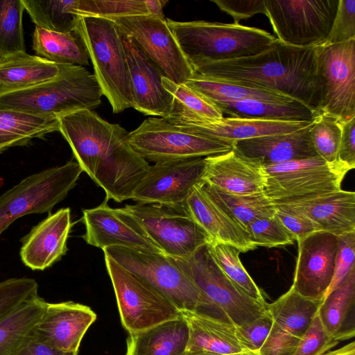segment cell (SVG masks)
I'll list each match as a JSON object with an SVG mask.
<instances>
[{
	"label": "cell",
	"instance_id": "cell-1",
	"mask_svg": "<svg viewBox=\"0 0 355 355\" xmlns=\"http://www.w3.org/2000/svg\"><path fill=\"white\" fill-rule=\"evenodd\" d=\"M59 132L90 178L105 193V200L118 202L132 198L150 165L130 146L128 132L103 119L92 110L57 118Z\"/></svg>",
	"mask_w": 355,
	"mask_h": 355
},
{
	"label": "cell",
	"instance_id": "cell-2",
	"mask_svg": "<svg viewBox=\"0 0 355 355\" xmlns=\"http://www.w3.org/2000/svg\"><path fill=\"white\" fill-rule=\"evenodd\" d=\"M194 73L282 94L320 114L321 94L315 48H300L278 40L248 57L193 67Z\"/></svg>",
	"mask_w": 355,
	"mask_h": 355
},
{
	"label": "cell",
	"instance_id": "cell-3",
	"mask_svg": "<svg viewBox=\"0 0 355 355\" xmlns=\"http://www.w3.org/2000/svg\"><path fill=\"white\" fill-rule=\"evenodd\" d=\"M103 96L93 73L85 67L60 64L55 78L31 87L0 94V109L48 118L93 110Z\"/></svg>",
	"mask_w": 355,
	"mask_h": 355
},
{
	"label": "cell",
	"instance_id": "cell-4",
	"mask_svg": "<svg viewBox=\"0 0 355 355\" xmlns=\"http://www.w3.org/2000/svg\"><path fill=\"white\" fill-rule=\"evenodd\" d=\"M166 21L192 68L256 55L276 40L264 30L234 23Z\"/></svg>",
	"mask_w": 355,
	"mask_h": 355
},
{
	"label": "cell",
	"instance_id": "cell-5",
	"mask_svg": "<svg viewBox=\"0 0 355 355\" xmlns=\"http://www.w3.org/2000/svg\"><path fill=\"white\" fill-rule=\"evenodd\" d=\"M76 31L82 37L101 89L114 113L133 107V96L121 32L110 19L80 17Z\"/></svg>",
	"mask_w": 355,
	"mask_h": 355
},
{
	"label": "cell",
	"instance_id": "cell-6",
	"mask_svg": "<svg viewBox=\"0 0 355 355\" xmlns=\"http://www.w3.org/2000/svg\"><path fill=\"white\" fill-rule=\"evenodd\" d=\"M104 255L141 278L168 298L180 311L214 309L192 279L163 253L112 246Z\"/></svg>",
	"mask_w": 355,
	"mask_h": 355
},
{
	"label": "cell",
	"instance_id": "cell-7",
	"mask_svg": "<svg viewBox=\"0 0 355 355\" xmlns=\"http://www.w3.org/2000/svg\"><path fill=\"white\" fill-rule=\"evenodd\" d=\"M69 161L31 174L0 196V235L15 220L31 214L50 213L76 186L83 173Z\"/></svg>",
	"mask_w": 355,
	"mask_h": 355
},
{
	"label": "cell",
	"instance_id": "cell-8",
	"mask_svg": "<svg viewBox=\"0 0 355 355\" xmlns=\"http://www.w3.org/2000/svg\"><path fill=\"white\" fill-rule=\"evenodd\" d=\"M264 194L274 204L313 198L341 189L349 171L338 162L329 163L319 156L263 165Z\"/></svg>",
	"mask_w": 355,
	"mask_h": 355
},
{
	"label": "cell",
	"instance_id": "cell-9",
	"mask_svg": "<svg viewBox=\"0 0 355 355\" xmlns=\"http://www.w3.org/2000/svg\"><path fill=\"white\" fill-rule=\"evenodd\" d=\"M122 209L164 254L187 258L212 241L182 205H126Z\"/></svg>",
	"mask_w": 355,
	"mask_h": 355
},
{
	"label": "cell",
	"instance_id": "cell-10",
	"mask_svg": "<svg viewBox=\"0 0 355 355\" xmlns=\"http://www.w3.org/2000/svg\"><path fill=\"white\" fill-rule=\"evenodd\" d=\"M172 259L192 279L214 309L234 326L250 322L267 313L268 303L251 298L235 286L216 264L207 245L189 257Z\"/></svg>",
	"mask_w": 355,
	"mask_h": 355
},
{
	"label": "cell",
	"instance_id": "cell-11",
	"mask_svg": "<svg viewBox=\"0 0 355 355\" xmlns=\"http://www.w3.org/2000/svg\"><path fill=\"white\" fill-rule=\"evenodd\" d=\"M132 148L146 161L166 162L227 153L232 144L195 135L160 117H149L128 132Z\"/></svg>",
	"mask_w": 355,
	"mask_h": 355
},
{
	"label": "cell",
	"instance_id": "cell-12",
	"mask_svg": "<svg viewBox=\"0 0 355 355\" xmlns=\"http://www.w3.org/2000/svg\"><path fill=\"white\" fill-rule=\"evenodd\" d=\"M121 322L129 334L139 333L179 318L180 311L148 282L105 255Z\"/></svg>",
	"mask_w": 355,
	"mask_h": 355
},
{
	"label": "cell",
	"instance_id": "cell-13",
	"mask_svg": "<svg viewBox=\"0 0 355 355\" xmlns=\"http://www.w3.org/2000/svg\"><path fill=\"white\" fill-rule=\"evenodd\" d=\"M339 0H265L266 15L276 39L295 47L324 44Z\"/></svg>",
	"mask_w": 355,
	"mask_h": 355
},
{
	"label": "cell",
	"instance_id": "cell-14",
	"mask_svg": "<svg viewBox=\"0 0 355 355\" xmlns=\"http://www.w3.org/2000/svg\"><path fill=\"white\" fill-rule=\"evenodd\" d=\"M315 53L320 114L340 123L355 118V39L323 44L315 47Z\"/></svg>",
	"mask_w": 355,
	"mask_h": 355
},
{
	"label": "cell",
	"instance_id": "cell-15",
	"mask_svg": "<svg viewBox=\"0 0 355 355\" xmlns=\"http://www.w3.org/2000/svg\"><path fill=\"white\" fill-rule=\"evenodd\" d=\"M113 21L170 80L184 84L193 76V70L165 18L146 15L119 18Z\"/></svg>",
	"mask_w": 355,
	"mask_h": 355
},
{
	"label": "cell",
	"instance_id": "cell-16",
	"mask_svg": "<svg viewBox=\"0 0 355 355\" xmlns=\"http://www.w3.org/2000/svg\"><path fill=\"white\" fill-rule=\"evenodd\" d=\"M205 166V157L150 165L131 199L142 204L182 205L191 189L202 182Z\"/></svg>",
	"mask_w": 355,
	"mask_h": 355
},
{
	"label": "cell",
	"instance_id": "cell-17",
	"mask_svg": "<svg viewBox=\"0 0 355 355\" xmlns=\"http://www.w3.org/2000/svg\"><path fill=\"white\" fill-rule=\"evenodd\" d=\"M297 241L298 253L291 286L301 295L322 302L334 277L339 238L317 231Z\"/></svg>",
	"mask_w": 355,
	"mask_h": 355
},
{
	"label": "cell",
	"instance_id": "cell-18",
	"mask_svg": "<svg viewBox=\"0 0 355 355\" xmlns=\"http://www.w3.org/2000/svg\"><path fill=\"white\" fill-rule=\"evenodd\" d=\"M107 201L105 199L100 205L83 210L85 233L82 237L87 244L102 250L118 246L162 253L122 208H111Z\"/></svg>",
	"mask_w": 355,
	"mask_h": 355
},
{
	"label": "cell",
	"instance_id": "cell-19",
	"mask_svg": "<svg viewBox=\"0 0 355 355\" xmlns=\"http://www.w3.org/2000/svg\"><path fill=\"white\" fill-rule=\"evenodd\" d=\"M121 35L132 85V107L144 115L167 118L173 96L163 86L162 79L166 76L130 37L122 32Z\"/></svg>",
	"mask_w": 355,
	"mask_h": 355
},
{
	"label": "cell",
	"instance_id": "cell-20",
	"mask_svg": "<svg viewBox=\"0 0 355 355\" xmlns=\"http://www.w3.org/2000/svg\"><path fill=\"white\" fill-rule=\"evenodd\" d=\"M97 315L88 306L72 301L47 303L31 334L66 352H78L80 343Z\"/></svg>",
	"mask_w": 355,
	"mask_h": 355
},
{
	"label": "cell",
	"instance_id": "cell-21",
	"mask_svg": "<svg viewBox=\"0 0 355 355\" xmlns=\"http://www.w3.org/2000/svg\"><path fill=\"white\" fill-rule=\"evenodd\" d=\"M165 119L184 131L231 144L236 141L291 132L313 121H282L229 116L217 121L182 117H168Z\"/></svg>",
	"mask_w": 355,
	"mask_h": 355
},
{
	"label": "cell",
	"instance_id": "cell-22",
	"mask_svg": "<svg viewBox=\"0 0 355 355\" xmlns=\"http://www.w3.org/2000/svg\"><path fill=\"white\" fill-rule=\"evenodd\" d=\"M202 181L225 192L252 195L263 192L266 175L258 160L245 157L233 148L225 153L205 157Z\"/></svg>",
	"mask_w": 355,
	"mask_h": 355
},
{
	"label": "cell",
	"instance_id": "cell-23",
	"mask_svg": "<svg viewBox=\"0 0 355 355\" xmlns=\"http://www.w3.org/2000/svg\"><path fill=\"white\" fill-rule=\"evenodd\" d=\"M71 227L69 207L49 214L23 239L19 254L24 264L33 270H44L58 261L67 251Z\"/></svg>",
	"mask_w": 355,
	"mask_h": 355
},
{
	"label": "cell",
	"instance_id": "cell-24",
	"mask_svg": "<svg viewBox=\"0 0 355 355\" xmlns=\"http://www.w3.org/2000/svg\"><path fill=\"white\" fill-rule=\"evenodd\" d=\"M182 207L213 241L234 246L241 252L257 248L248 232L205 193L200 182L191 189Z\"/></svg>",
	"mask_w": 355,
	"mask_h": 355
},
{
	"label": "cell",
	"instance_id": "cell-25",
	"mask_svg": "<svg viewBox=\"0 0 355 355\" xmlns=\"http://www.w3.org/2000/svg\"><path fill=\"white\" fill-rule=\"evenodd\" d=\"M312 123L291 132L236 141L233 142L232 148L245 157L259 161L263 165L316 157L318 155L309 132Z\"/></svg>",
	"mask_w": 355,
	"mask_h": 355
},
{
	"label": "cell",
	"instance_id": "cell-26",
	"mask_svg": "<svg viewBox=\"0 0 355 355\" xmlns=\"http://www.w3.org/2000/svg\"><path fill=\"white\" fill-rule=\"evenodd\" d=\"M284 205L309 218L320 231L337 236L355 232V193L340 189Z\"/></svg>",
	"mask_w": 355,
	"mask_h": 355
},
{
	"label": "cell",
	"instance_id": "cell-27",
	"mask_svg": "<svg viewBox=\"0 0 355 355\" xmlns=\"http://www.w3.org/2000/svg\"><path fill=\"white\" fill-rule=\"evenodd\" d=\"M189 330L187 352L216 355L245 351L236 334V327L227 320L197 311H182Z\"/></svg>",
	"mask_w": 355,
	"mask_h": 355
},
{
	"label": "cell",
	"instance_id": "cell-28",
	"mask_svg": "<svg viewBox=\"0 0 355 355\" xmlns=\"http://www.w3.org/2000/svg\"><path fill=\"white\" fill-rule=\"evenodd\" d=\"M189 337L187 322L181 315L145 331L129 334L125 355H184Z\"/></svg>",
	"mask_w": 355,
	"mask_h": 355
},
{
	"label": "cell",
	"instance_id": "cell-29",
	"mask_svg": "<svg viewBox=\"0 0 355 355\" xmlns=\"http://www.w3.org/2000/svg\"><path fill=\"white\" fill-rule=\"evenodd\" d=\"M60 64L38 55L17 52L0 58V94L23 89L58 76Z\"/></svg>",
	"mask_w": 355,
	"mask_h": 355
},
{
	"label": "cell",
	"instance_id": "cell-30",
	"mask_svg": "<svg viewBox=\"0 0 355 355\" xmlns=\"http://www.w3.org/2000/svg\"><path fill=\"white\" fill-rule=\"evenodd\" d=\"M354 303L355 268L336 288L324 297L318 311L327 334L338 342L354 336V323L349 321Z\"/></svg>",
	"mask_w": 355,
	"mask_h": 355
},
{
	"label": "cell",
	"instance_id": "cell-31",
	"mask_svg": "<svg viewBox=\"0 0 355 355\" xmlns=\"http://www.w3.org/2000/svg\"><path fill=\"white\" fill-rule=\"evenodd\" d=\"M229 117L282 121H313L318 116L299 102L282 103L259 99L212 102Z\"/></svg>",
	"mask_w": 355,
	"mask_h": 355
},
{
	"label": "cell",
	"instance_id": "cell-32",
	"mask_svg": "<svg viewBox=\"0 0 355 355\" xmlns=\"http://www.w3.org/2000/svg\"><path fill=\"white\" fill-rule=\"evenodd\" d=\"M55 131H59L56 118L0 109V154L11 147L28 145L33 139H42Z\"/></svg>",
	"mask_w": 355,
	"mask_h": 355
},
{
	"label": "cell",
	"instance_id": "cell-33",
	"mask_svg": "<svg viewBox=\"0 0 355 355\" xmlns=\"http://www.w3.org/2000/svg\"><path fill=\"white\" fill-rule=\"evenodd\" d=\"M33 49L47 60L59 64L89 65V54L80 35L75 31L62 33L35 26Z\"/></svg>",
	"mask_w": 355,
	"mask_h": 355
},
{
	"label": "cell",
	"instance_id": "cell-34",
	"mask_svg": "<svg viewBox=\"0 0 355 355\" xmlns=\"http://www.w3.org/2000/svg\"><path fill=\"white\" fill-rule=\"evenodd\" d=\"M321 302L301 295L291 286L275 301L268 303L266 309L275 324L301 338L316 316Z\"/></svg>",
	"mask_w": 355,
	"mask_h": 355
},
{
	"label": "cell",
	"instance_id": "cell-35",
	"mask_svg": "<svg viewBox=\"0 0 355 355\" xmlns=\"http://www.w3.org/2000/svg\"><path fill=\"white\" fill-rule=\"evenodd\" d=\"M46 304L37 295L0 320V355H10L19 347L41 318Z\"/></svg>",
	"mask_w": 355,
	"mask_h": 355
},
{
	"label": "cell",
	"instance_id": "cell-36",
	"mask_svg": "<svg viewBox=\"0 0 355 355\" xmlns=\"http://www.w3.org/2000/svg\"><path fill=\"white\" fill-rule=\"evenodd\" d=\"M200 185L205 193L245 230L248 225L255 219L275 215V205L263 192L236 195L225 192L204 181L200 182Z\"/></svg>",
	"mask_w": 355,
	"mask_h": 355
},
{
	"label": "cell",
	"instance_id": "cell-37",
	"mask_svg": "<svg viewBox=\"0 0 355 355\" xmlns=\"http://www.w3.org/2000/svg\"><path fill=\"white\" fill-rule=\"evenodd\" d=\"M211 102L259 99L269 102L291 103L297 102L276 92L223 82L196 73L185 83Z\"/></svg>",
	"mask_w": 355,
	"mask_h": 355
},
{
	"label": "cell",
	"instance_id": "cell-38",
	"mask_svg": "<svg viewBox=\"0 0 355 355\" xmlns=\"http://www.w3.org/2000/svg\"><path fill=\"white\" fill-rule=\"evenodd\" d=\"M79 0H21L35 26L51 31L69 33L76 31L80 16Z\"/></svg>",
	"mask_w": 355,
	"mask_h": 355
},
{
	"label": "cell",
	"instance_id": "cell-39",
	"mask_svg": "<svg viewBox=\"0 0 355 355\" xmlns=\"http://www.w3.org/2000/svg\"><path fill=\"white\" fill-rule=\"evenodd\" d=\"M162 81L164 87L173 96L171 110L168 117L200 118L210 121L224 117L210 100L185 84L175 83L166 76Z\"/></svg>",
	"mask_w": 355,
	"mask_h": 355
},
{
	"label": "cell",
	"instance_id": "cell-40",
	"mask_svg": "<svg viewBox=\"0 0 355 355\" xmlns=\"http://www.w3.org/2000/svg\"><path fill=\"white\" fill-rule=\"evenodd\" d=\"M207 248L216 264L235 286L251 298L266 302L261 290L243 266L239 250L213 240L207 244Z\"/></svg>",
	"mask_w": 355,
	"mask_h": 355
},
{
	"label": "cell",
	"instance_id": "cell-41",
	"mask_svg": "<svg viewBox=\"0 0 355 355\" xmlns=\"http://www.w3.org/2000/svg\"><path fill=\"white\" fill-rule=\"evenodd\" d=\"M21 0H0V58L25 52Z\"/></svg>",
	"mask_w": 355,
	"mask_h": 355
},
{
	"label": "cell",
	"instance_id": "cell-42",
	"mask_svg": "<svg viewBox=\"0 0 355 355\" xmlns=\"http://www.w3.org/2000/svg\"><path fill=\"white\" fill-rule=\"evenodd\" d=\"M309 132L318 155L327 162H336L341 138V123L332 116L322 114L315 117Z\"/></svg>",
	"mask_w": 355,
	"mask_h": 355
},
{
	"label": "cell",
	"instance_id": "cell-43",
	"mask_svg": "<svg viewBox=\"0 0 355 355\" xmlns=\"http://www.w3.org/2000/svg\"><path fill=\"white\" fill-rule=\"evenodd\" d=\"M78 11L80 17H96L111 21L123 17L148 15L144 0H79Z\"/></svg>",
	"mask_w": 355,
	"mask_h": 355
},
{
	"label": "cell",
	"instance_id": "cell-44",
	"mask_svg": "<svg viewBox=\"0 0 355 355\" xmlns=\"http://www.w3.org/2000/svg\"><path fill=\"white\" fill-rule=\"evenodd\" d=\"M246 230L257 248L278 247L292 244L295 241L294 236L275 215L255 219L248 225Z\"/></svg>",
	"mask_w": 355,
	"mask_h": 355
},
{
	"label": "cell",
	"instance_id": "cell-45",
	"mask_svg": "<svg viewBox=\"0 0 355 355\" xmlns=\"http://www.w3.org/2000/svg\"><path fill=\"white\" fill-rule=\"evenodd\" d=\"M38 295V284L31 278H10L0 282V320L25 301Z\"/></svg>",
	"mask_w": 355,
	"mask_h": 355
},
{
	"label": "cell",
	"instance_id": "cell-46",
	"mask_svg": "<svg viewBox=\"0 0 355 355\" xmlns=\"http://www.w3.org/2000/svg\"><path fill=\"white\" fill-rule=\"evenodd\" d=\"M338 343L327 334L317 313L291 355H323Z\"/></svg>",
	"mask_w": 355,
	"mask_h": 355
},
{
	"label": "cell",
	"instance_id": "cell-47",
	"mask_svg": "<svg viewBox=\"0 0 355 355\" xmlns=\"http://www.w3.org/2000/svg\"><path fill=\"white\" fill-rule=\"evenodd\" d=\"M353 39H355V0H339L325 44H338Z\"/></svg>",
	"mask_w": 355,
	"mask_h": 355
},
{
	"label": "cell",
	"instance_id": "cell-48",
	"mask_svg": "<svg viewBox=\"0 0 355 355\" xmlns=\"http://www.w3.org/2000/svg\"><path fill=\"white\" fill-rule=\"evenodd\" d=\"M273 320L267 312L264 315L236 327L237 338L245 350L259 352L267 338Z\"/></svg>",
	"mask_w": 355,
	"mask_h": 355
},
{
	"label": "cell",
	"instance_id": "cell-49",
	"mask_svg": "<svg viewBox=\"0 0 355 355\" xmlns=\"http://www.w3.org/2000/svg\"><path fill=\"white\" fill-rule=\"evenodd\" d=\"M338 238L339 245L336 254L334 277L325 296L336 288L350 271L355 268V232L338 236Z\"/></svg>",
	"mask_w": 355,
	"mask_h": 355
},
{
	"label": "cell",
	"instance_id": "cell-50",
	"mask_svg": "<svg viewBox=\"0 0 355 355\" xmlns=\"http://www.w3.org/2000/svg\"><path fill=\"white\" fill-rule=\"evenodd\" d=\"M275 216L294 236L295 241L320 231L318 227L304 215L284 205L275 204Z\"/></svg>",
	"mask_w": 355,
	"mask_h": 355
},
{
	"label": "cell",
	"instance_id": "cell-51",
	"mask_svg": "<svg viewBox=\"0 0 355 355\" xmlns=\"http://www.w3.org/2000/svg\"><path fill=\"white\" fill-rule=\"evenodd\" d=\"M300 339L283 330L273 322L267 338L259 350V354L291 355Z\"/></svg>",
	"mask_w": 355,
	"mask_h": 355
},
{
	"label": "cell",
	"instance_id": "cell-52",
	"mask_svg": "<svg viewBox=\"0 0 355 355\" xmlns=\"http://www.w3.org/2000/svg\"><path fill=\"white\" fill-rule=\"evenodd\" d=\"M211 1L222 11L231 15L235 24H239L241 20L248 19L256 14L266 15L265 0H211Z\"/></svg>",
	"mask_w": 355,
	"mask_h": 355
},
{
	"label": "cell",
	"instance_id": "cell-53",
	"mask_svg": "<svg viewBox=\"0 0 355 355\" xmlns=\"http://www.w3.org/2000/svg\"><path fill=\"white\" fill-rule=\"evenodd\" d=\"M341 128L336 162L350 171L355 167V118L341 123Z\"/></svg>",
	"mask_w": 355,
	"mask_h": 355
},
{
	"label": "cell",
	"instance_id": "cell-54",
	"mask_svg": "<svg viewBox=\"0 0 355 355\" xmlns=\"http://www.w3.org/2000/svg\"><path fill=\"white\" fill-rule=\"evenodd\" d=\"M78 352H66L38 340L31 333L10 355H77Z\"/></svg>",
	"mask_w": 355,
	"mask_h": 355
},
{
	"label": "cell",
	"instance_id": "cell-55",
	"mask_svg": "<svg viewBox=\"0 0 355 355\" xmlns=\"http://www.w3.org/2000/svg\"><path fill=\"white\" fill-rule=\"evenodd\" d=\"M144 2L149 15L164 18L163 8L167 3V1L144 0Z\"/></svg>",
	"mask_w": 355,
	"mask_h": 355
},
{
	"label": "cell",
	"instance_id": "cell-56",
	"mask_svg": "<svg viewBox=\"0 0 355 355\" xmlns=\"http://www.w3.org/2000/svg\"><path fill=\"white\" fill-rule=\"evenodd\" d=\"M324 355H355V343L352 341L338 349L329 351Z\"/></svg>",
	"mask_w": 355,
	"mask_h": 355
},
{
	"label": "cell",
	"instance_id": "cell-57",
	"mask_svg": "<svg viewBox=\"0 0 355 355\" xmlns=\"http://www.w3.org/2000/svg\"><path fill=\"white\" fill-rule=\"evenodd\" d=\"M184 355H216L211 354H206V353H197V352H186ZM225 355H259V352H250V351H243L241 353L234 354H225Z\"/></svg>",
	"mask_w": 355,
	"mask_h": 355
},
{
	"label": "cell",
	"instance_id": "cell-58",
	"mask_svg": "<svg viewBox=\"0 0 355 355\" xmlns=\"http://www.w3.org/2000/svg\"><path fill=\"white\" fill-rule=\"evenodd\" d=\"M324 355V354H323Z\"/></svg>",
	"mask_w": 355,
	"mask_h": 355
}]
</instances>
